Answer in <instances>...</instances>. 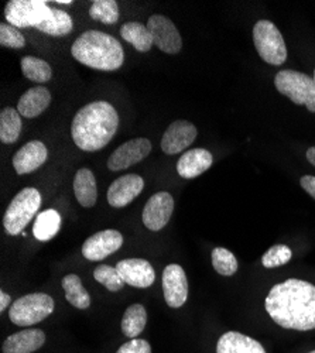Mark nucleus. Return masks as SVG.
<instances>
[{
    "mask_svg": "<svg viewBox=\"0 0 315 353\" xmlns=\"http://www.w3.org/2000/svg\"><path fill=\"white\" fill-rule=\"evenodd\" d=\"M266 311L285 330H315V285L289 279L276 284L266 299Z\"/></svg>",
    "mask_w": 315,
    "mask_h": 353,
    "instance_id": "obj_1",
    "label": "nucleus"
},
{
    "mask_svg": "<svg viewBox=\"0 0 315 353\" xmlns=\"http://www.w3.org/2000/svg\"><path fill=\"white\" fill-rule=\"evenodd\" d=\"M119 128V114L109 102L96 101L77 112L71 136L83 152H98L110 143Z\"/></svg>",
    "mask_w": 315,
    "mask_h": 353,
    "instance_id": "obj_2",
    "label": "nucleus"
},
{
    "mask_svg": "<svg viewBox=\"0 0 315 353\" xmlns=\"http://www.w3.org/2000/svg\"><path fill=\"white\" fill-rule=\"evenodd\" d=\"M75 60L99 71H116L125 63L122 44L110 34L88 30L81 34L71 47Z\"/></svg>",
    "mask_w": 315,
    "mask_h": 353,
    "instance_id": "obj_3",
    "label": "nucleus"
},
{
    "mask_svg": "<svg viewBox=\"0 0 315 353\" xmlns=\"http://www.w3.org/2000/svg\"><path fill=\"white\" fill-rule=\"evenodd\" d=\"M40 207L41 194L37 188L27 187L21 190L9 203L5 212L3 226L6 233L10 234V236H16V234L23 233V229L30 223Z\"/></svg>",
    "mask_w": 315,
    "mask_h": 353,
    "instance_id": "obj_4",
    "label": "nucleus"
},
{
    "mask_svg": "<svg viewBox=\"0 0 315 353\" xmlns=\"http://www.w3.org/2000/svg\"><path fill=\"white\" fill-rule=\"evenodd\" d=\"M274 86L296 105H304L311 113H315V82L307 74L292 70L280 71L274 78Z\"/></svg>",
    "mask_w": 315,
    "mask_h": 353,
    "instance_id": "obj_5",
    "label": "nucleus"
},
{
    "mask_svg": "<svg viewBox=\"0 0 315 353\" xmlns=\"http://www.w3.org/2000/svg\"><path fill=\"white\" fill-rule=\"evenodd\" d=\"M253 43L265 63L281 65L287 60V47L280 30L272 21L261 20L254 24Z\"/></svg>",
    "mask_w": 315,
    "mask_h": 353,
    "instance_id": "obj_6",
    "label": "nucleus"
},
{
    "mask_svg": "<svg viewBox=\"0 0 315 353\" xmlns=\"http://www.w3.org/2000/svg\"><path fill=\"white\" fill-rule=\"evenodd\" d=\"M54 311V300L48 294L33 292L14 301L9 311L10 321L17 327H32L50 316Z\"/></svg>",
    "mask_w": 315,
    "mask_h": 353,
    "instance_id": "obj_7",
    "label": "nucleus"
},
{
    "mask_svg": "<svg viewBox=\"0 0 315 353\" xmlns=\"http://www.w3.org/2000/svg\"><path fill=\"white\" fill-rule=\"evenodd\" d=\"M51 9L40 0H10L5 8V17L13 27H37L50 19Z\"/></svg>",
    "mask_w": 315,
    "mask_h": 353,
    "instance_id": "obj_8",
    "label": "nucleus"
},
{
    "mask_svg": "<svg viewBox=\"0 0 315 353\" xmlns=\"http://www.w3.org/2000/svg\"><path fill=\"white\" fill-rule=\"evenodd\" d=\"M152 152V143L145 137H137L123 143L114 150L109 160L108 168L110 171H122L145 160Z\"/></svg>",
    "mask_w": 315,
    "mask_h": 353,
    "instance_id": "obj_9",
    "label": "nucleus"
},
{
    "mask_svg": "<svg viewBox=\"0 0 315 353\" xmlns=\"http://www.w3.org/2000/svg\"><path fill=\"white\" fill-rule=\"evenodd\" d=\"M154 44L167 54H177L183 48V39L179 28L168 17L163 14H153L148 21Z\"/></svg>",
    "mask_w": 315,
    "mask_h": 353,
    "instance_id": "obj_10",
    "label": "nucleus"
},
{
    "mask_svg": "<svg viewBox=\"0 0 315 353\" xmlns=\"http://www.w3.org/2000/svg\"><path fill=\"white\" fill-rule=\"evenodd\" d=\"M122 245L123 236L119 230H101L83 242L82 256L91 261H99L118 252Z\"/></svg>",
    "mask_w": 315,
    "mask_h": 353,
    "instance_id": "obj_11",
    "label": "nucleus"
},
{
    "mask_svg": "<svg viewBox=\"0 0 315 353\" xmlns=\"http://www.w3.org/2000/svg\"><path fill=\"white\" fill-rule=\"evenodd\" d=\"M163 292L168 307L180 308L188 299V281L179 264H168L163 272Z\"/></svg>",
    "mask_w": 315,
    "mask_h": 353,
    "instance_id": "obj_12",
    "label": "nucleus"
},
{
    "mask_svg": "<svg viewBox=\"0 0 315 353\" xmlns=\"http://www.w3.org/2000/svg\"><path fill=\"white\" fill-rule=\"evenodd\" d=\"M174 211V198L168 192H157L145 205L143 210V223L153 232L161 230L170 221Z\"/></svg>",
    "mask_w": 315,
    "mask_h": 353,
    "instance_id": "obj_13",
    "label": "nucleus"
},
{
    "mask_svg": "<svg viewBox=\"0 0 315 353\" xmlns=\"http://www.w3.org/2000/svg\"><path fill=\"white\" fill-rule=\"evenodd\" d=\"M198 134L196 128L188 121H176L171 123L163 134L161 139V150L168 154L174 156L184 150L194 143Z\"/></svg>",
    "mask_w": 315,
    "mask_h": 353,
    "instance_id": "obj_14",
    "label": "nucleus"
},
{
    "mask_svg": "<svg viewBox=\"0 0 315 353\" xmlns=\"http://www.w3.org/2000/svg\"><path fill=\"white\" fill-rule=\"evenodd\" d=\"M145 188V180L137 174H126L114 180L108 190V202L112 208H125Z\"/></svg>",
    "mask_w": 315,
    "mask_h": 353,
    "instance_id": "obj_15",
    "label": "nucleus"
},
{
    "mask_svg": "<svg viewBox=\"0 0 315 353\" xmlns=\"http://www.w3.org/2000/svg\"><path fill=\"white\" fill-rule=\"evenodd\" d=\"M125 284L136 288H148L156 280V273L152 264L145 259H125L116 264Z\"/></svg>",
    "mask_w": 315,
    "mask_h": 353,
    "instance_id": "obj_16",
    "label": "nucleus"
},
{
    "mask_svg": "<svg viewBox=\"0 0 315 353\" xmlns=\"http://www.w3.org/2000/svg\"><path fill=\"white\" fill-rule=\"evenodd\" d=\"M48 157L47 147L40 140L26 143L13 157V167L19 175L30 174L39 170Z\"/></svg>",
    "mask_w": 315,
    "mask_h": 353,
    "instance_id": "obj_17",
    "label": "nucleus"
},
{
    "mask_svg": "<svg viewBox=\"0 0 315 353\" xmlns=\"http://www.w3.org/2000/svg\"><path fill=\"white\" fill-rule=\"evenodd\" d=\"M214 163V157L211 152L205 149H192L190 152H185L179 163H177V171L179 175L185 180L196 179L205 171L211 168Z\"/></svg>",
    "mask_w": 315,
    "mask_h": 353,
    "instance_id": "obj_18",
    "label": "nucleus"
},
{
    "mask_svg": "<svg viewBox=\"0 0 315 353\" xmlns=\"http://www.w3.org/2000/svg\"><path fill=\"white\" fill-rule=\"evenodd\" d=\"M51 103V94L45 86H34L30 88L27 92L21 95L17 103V110L23 117H33L40 116Z\"/></svg>",
    "mask_w": 315,
    "mask_h": 353,
    "instance_id": "obj_19",
    "label": "nucleus"
},
{
    "mask_svg": "<svg viewBox=\"0 0 315 353\" xmlns=\"http://www.w3.org/2000/svg\"><path fill=\"white\" fill-rule=\"evenodd\" d=\"M45 342V334L41 330H24L10 335L3 346V353H33Z\"/></svg>",
    "mask_w": 315,
    "mask_h": 353,
    "instance_id": "obj_20",
    "label": "nucleus"
},
{
    "mask_svg": "<svg viewBox=\"0 0 315 353\" xmlns=\"http://www.w3.org/2000/svg\"><path fill=\"white\" fill-rule=\"evenodd\" d=\"M216 353H266L263 345L241 332L223 334L216 345Z\"/></svg>",
    "mask_w": 315,
    "mask_h": 353,
    "instance_id": "obj_21",
    "label": "nucleus"
},
{
    "mask_svg": "<svg viewBox=\"0 0 315 353\" xmlns=\"http://www.w3.org/2000/svg\"><path fill=\"white\" fill-rule=\"evenodd\" d=\"M74 192L83 208H92L98 199L95 175L88 168H79L74 176Z\"/></svg>",
    "mask_w": 315,
    "mask_h": 353,
    "instance_id": "obj_22",
    "label": "nucleus"
},
{
    "mask_svg": "<svg viewBox=\"0 0 315 353\" xmlns=\"http://www.w3.org/2000/svg\"><path fill=\"white\" fill-rule=\"evenodd\" d=\"M121 36L125 41L132 44L139 52L150 51L154 44L149 27L137 21L125 23L121 28Z\"/></svg>",
    "mask_w": 315,
    "mask_h": 353,
    "instance_id": "obj_23",
    "label": "nucleus"
},
{
    "mask_svg": "<svg viewBox=\"0 0 315 353\" xmlns=\"http://www.w3.org/2000/svg\"><path fill=\"white\" fill-rule=\"evenodd\" d=\"M61 228V216L55 210H47L36 218L33 225L34 238L40 242H48L57 236Z\"/></svg>",
    "mask_w": 315,
    "mask_h": 353,
    "instance_id": "obj_24",
    "label": "nucleus"
},
{
    "mask_svg": "<svg viewBox=\"0 0 315 353\" xmlns=\"http://www.w3.org/2000/svg\"><path fill=\"white\" fill-rule=\"evenodd\" d=\"M148 322V312L141 304H133L130 305L122 318L121 328L125 336L130 339H136L143 330L146 327Z\"/></svg>",
    "mask_w": 315,
    "mask_h": 353,
    "instance_id": "obj_25",
    "label": "nucleus"
},
{
    "mask_svg": "<svg viewBox=\"0 0 315 353\" xmlns=\"http://www.w3.org/2000/svg\"><path fill=\"white\" fill-rule=\"evenodd\" d=\"M21 114L14 108H5L0 112V140L3 144L17 141L21 133Z\"/></svg>",
    "mask_w": 315,
    "mask_h": 353,
    "instance_id": "obj_26",
    "label": "nucleus"
},
{
    "mask_svg": "<svg viewBox=\"0 0 315 353\" xmlns=\"http://www.w3.org/2000/svg\"><path fill=\"white\" fill-rule=\"evenodd\" d=\"M36 28L45 34H50L54 37H61V36H67L72 32L74 23L68 13L52 8L50 19L45 20L44 23H41L40 26H37Z\"/></svg>",
    "mask_w": 315,
    "mask_h": 353,
    "instance_id": "obj_27",
    "label": "nucleus"
},
{
    "mask_svg": "<svg viewBox=\"0 0 315 353\" xmlns=\"http://www.w3.org/2000/svg\"><path fill=\"white\" fill-rule=\"evenodd\" d=\"M63 288L65 291V299L71 305H74L78 310L90 308L91 297L77 274L65 276L63 279Z\"/></svg>",
    "mask_w": 315,
    "mask_h": 353,
    "instance_id": "obj_28",
    "label": "nucleus"
},
{
    "mask_svg": "<svg viewBox=\"0 0 315 353\" xmlns=\"http://www.w3.org/2000/svg\"><path fill=\"white\" fill-rule=\"evenodd\" d=\"M20 67H21L23 75L33 82L45 83L52 77V70L50 64L44 60H40L37 57H32V55L23 57L20 61Z\"/></svg>",
    "mask_w": 315,
    "mask_h": 353,
    "instance_id": "obj_29",
    "label": "nucleus"
},
{
    "mask_svg": "<svg viewBox=\"0 0 315 353\" xmlns=\"http://www.w3.org/2000/svg\"><path fill=\"white\" fill-rule=\"evenodd\" d=\"M90 16L103 24H114L119 20V6L114 0H95L90 9Z\"/></svg>",
    "mask_w": 315,
    "mask_h": 353,
    "instance_id": "obj_30",
    "label": "nucleus"
},
{
    "mask_svg": "<svg viewBox=\"0 0 315 353\" xmlns=\"http://www.w3.org/2000/svg\"><path fill=\"white\" fill-rule=\"evenodd\" d=\"M212 266L221 276H234L238 272V260L232 252L223 248H215L211 254Z\"/></svg>",
    "mask_w": 315,
    "mask_h": 353,
    "instance_id": "obj_31",
    "label": "nucleus"
},
{
    "mask_svg": "<svg viewBox=\"0 0 315 353\" xmlns=\"http://www.w3.org/2000/svg\"><path fill=\"white\" fill-rule=\"evenodd\" d=\"M94 277L98 283L105 285L109 291L116 292L123 288L125 281L122 280L116 268H110L108 264H101L94 272Z\"/></svg>",
    "mask_w": 315,
    "mask_h": 353,
    "instance_id": "obj_32",
    "label": "nucleus"
},
{
    "mask_svg": "<svg viewBox=\"0 0 315 353\" xmlns=\"http://www.w3.org/2000/svg\"><path fill=\"white\" fill-rule=\"evenodd\" d=\"M293 257L292 249L285 245H276L270 248L262 257V264L266 269H274L287 264Z\"/></svg>",
    "mask_w": 315,
    "mask_h": 353,
    "instance_id": "obj_33",
    "label": "nucleus"
},
{
    "mask_svg": "<svg viewBox=\"0 0 315 353\" xmlns=\"http://www.w3.org/2000/svg\"><path fill=\"white\" fill-rule=\"evenodd\" d=\"M0 46L20 50L26 46V39L16 27L2 23L0 24Z\"/></svg>",
    "mask_w": 315,
    "mask_h": 353,
    "instance_id": "obj_34",
    "label": "nucleus"
},
{
    "mask_svg": "<svg viewBox=\"0 0 315 353\" xmlns=\"http://www.w3.org/2000/svg\"><path fill=\"white\" fill-rule=\"evenodd\" d=\"M116 353H152V346L145 339H132L123 343Z\"/></svg>",
    "mask_w": 315,
    "mask_h": 353,
    "instance_id": "obj_35",
    "label": "nucleus"
},
{
    "mask_svg": "<svg viewBox=\"0 0 315 353\" xmlns=\"http://www.w3.org/2000/svg\"><path fill=\"white\" fill-rule=\"evenodd\" d=\"M300 184L303 190H305L307 194H309L315 199V176L314 175H304L300 180Z\"/></svg>",
    "mask_w": 315,
    "mask_h": 353,
    "instance_id": "obj_36",
    "label": "nucleus"
},
{
    "mask_svg": "<svg viewBox=\"0 0 315 353\" xmlns=\"http://www.w3.org/2000/svg\"><path fill=\"white\" fill-rule=\"evenodd\" d=\"M10 301H12V299L9 294H6L5 291H0V312H3L9 307Z\"/></svg>",
    "mask_w": 315,
    "mask_h": 353,
    "instance_id": "obj_37",
    "label": "nucleus"
},
{
    "mask_svg": "<svg viewBox=\"0 0 315 353\" xmlns=\"http://www.w3.org/2000/svg\"><path fill=\"white\" fill-rule=\"evenodd\" d=\"M307 160L315 167V147H309L307 150Z\"/></svg>",
    "mask_w": 315,
    "mask_h": 353,
    "instance_id": "obj_38",
    "label": "nucleus"
},
{
    "mask_svg": "<svg viewBox=\"0 0 315 353\" xmlns=\"http://www.w3.org/2000/svg\"><path fill=\"white\" fill-rule=\"evenodd\" d=\"M57 3H61V5H72L71 0H57Z\"/></svg>",
    "mask_w": 315,
    "mask_h": 353,
    "instance_id": "obj_39",
    "label": "nucleus"
},
{
    "mask_svg": "<svg viewBox=\"0 0 315 353\" xmlns=\"http://www.w3.org/2000/svg\"><path fill=\"white\" fill-rule=\"evenodd\" d=\"M314 82H315V71H314Z\"/></svg>",
    "mask_w": 315,
    "mask_h": 353,
    "instance_id": "obj_40",
    "label": "nucleus"
},
{
    "mask_svg": "<svg viewBox=\"0 0 315 353\" xmlns=\"http://www.w3.org/2000/svg\"><path fill=\"white\" fill-rule=\"evenodd\" d=\"M309 353H315V350H312V352H309Z\"/></svg>",
    "mask_w": 315,
    "mask_h": 353,
    "instance_id": "obj_41",
    "label": "nucleus"
}]
</instances>
